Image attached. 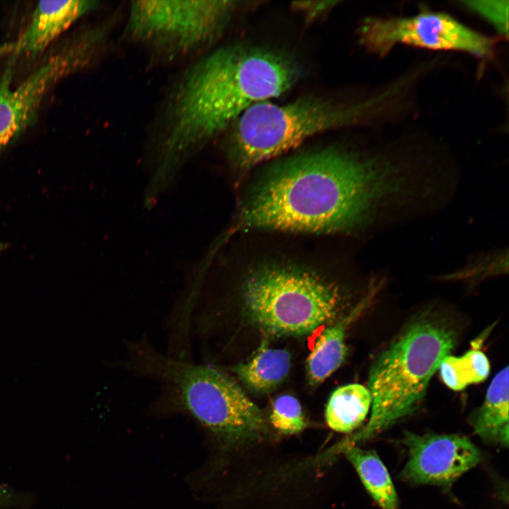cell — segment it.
Returning a JSON list of instances; mask_svg holds the SVG:
<instances>
[{"instance_id":"obj_15","label":"cell","mask_w":509,"mask_h":509,"mask_svg":"<svg viewBox=\"0 0 509 509\" xmlns=\"http://www.w3.org/2000/svg\"><path fill=\"white\" fill-rule=\"evenodd\" d=\"M346 458L357 472L363 486L382 509H397L398 496L388 471L374 450L348 444Z\"/></svg>"},{"instance_id":"obj_3","label":"cell","mask_w":509,"mask_h":509,"mask_svg":"<svg viewBox=\"0 0 509 509\" xmlns=\"http://www.w3.org/2000/svg\"><path fill=\"white\" fill-rule=\"evenodd\" d=\"M392 93L390 89L353 103L313 95L282 105L258 103L229 127L226 156L233 167L248 170L297 147L315 135L370 119L385 107Z\"/></svg>"},{"instance_id":"obj_6","label":"cell","mask_w":509,"mask_h":509,"mask_svg":"<svg viewBox=\"0 0 509 509\" xmlns=\"http://www.w3.org/2000/svg\"><path fill=\"white\" fill-rule=\"evenodd\" d=\"M238 4L228 0L133 1L127 32L136 42L170 57L183 55L215 42Z\"/></svg>"},{"instance_id":"obj_17","label":"cell","mask_w":509,"mask_h":509,"mask_svg":"<svg viewBox=\"0 0 509 509\" xmlns=\"http://www.w3.org/2000/svg\"><path fill=\"white\" fill-rule=\"evenodd\" d=\"M270 421L277 431L286 435L298 433L306 426L300 403L290 394L280 395L274 401Z\"/></svg>"},{"instance_id":"obj_21","label":"cell","mask_w":509,"mask_h":509,"mask_svg":"<svg viewBox=\"0 0 509 509\" xmlns=\"http://www.w3.org/2000/svg\"><path fill=\"white\" fill-rule=\"evenodd\" d=\"M5 248V245L0 242V252Z\"/></svg>"},{"instance_id":"obj_5","label":"cell","mask_w":509,"mask_h":509,"mask_svg":"<svg viewBox=\"0 0 509 509\" xmlns=\"http://www.w3.org/2000/svg\"><path fill=\"white\" fill-rule=\"evenodd\" d=\"M344 294L316 273L273 264L251 270L241 291L249 320L275 337L303 336L334 322L344 307Z\"/></svg>"},{"instance_id":"obj_1","label":"cell","mask_w":509,"mask_h":509,"mask_svg":"<svg viewBox=\"0 0 509 509\" xmlns=\"http://www.w3.org/2000/svg\"><path fill=\"white\" fill-rule=\"evenodd\" d=\"M426 177L384 153L334 146L303 152L278 161L255 183L236 228L350 232L426 198Z\"/></svg>"},{"instance_id":"obj_10","label":"cell","mask_w":509,"mask_h":509,"mask_svg":"<svg viewBox=\"0 0 509 509\" xmlns=\"http://www.w3.org/2000/svg\"><path fill=\"white\" fill-rule=\"evenodd\" d=\"M97 4L90 0L39 1L27 28L16 40L0 47V56L16 61L20 57H35Z\"/></svg>"},{"instance_id":"obj_8","label":"cell","mask_w":509,"mask_h":509,"mask_svg":"<svg viewBox=\"0 0 509 509\" xmlns=\"http://www.w3.org/2000/svg\"><path fill=\"white\" fill-rule=\"evenodd\" d=\"M99 34H85L49 56L17 87L11 86L16 60L0 76V150L33 124L43 100L62 79L89 62L100 42Z\"/></svg>"},{"instance_id":"obj_2","label":"cell","mask_w":509,"mask_h":509,"mask_svg":"<svg viewBox=\"0 0 509 509\" xmlns=\"http://www.w3.org/2000/svg\"><path fill=\"white\" fill-rule=\"evenodd\" d=\"M302 71L282 52L245 44L210 52L175 89L164 131L148 168L155 185L171 187L185 164L249 107L289 90Z\"/></svg>"},{"instance_id":"obj_19","label":"cell","mask_w":509,"mask_h":509,"mask_svg":"<svg viewBox=\"0 0 509 509\" xmlns=\"http://www.w3.org/2000/svg\"><path fill=\"white\" fill-rule=\"evenodd\" d=\"M339 1L333 0L298 1L292 2L293 10L300 14L306 21H313L332 11Z\"/></svg>"},{"instance_id":"obj_16","label":"cell","mask_w":509,"mask_h":509,"mask_svg":"<svg viewBox=\"0 0 509 509\" xmlns=\"http://www.w3.org/2000/svg\"><path fill=\"white\" fill-rule=\"evenodd\" d=\"M438 370L447 387L460 391L469 385L479 383L487 378L490 363L484 353L474 347L461 356H446Z\"/></svg>"},{"instance_id":"obj_20","label":"cell","mask_w":509,"mask_h":509,"mask_svg":"<svg viewBox=\"0 0 509 509\" xmlns=\"http://www.w3.org/2000/svg\"><path fill=\"white\" fill-rule=\"evenodd\" d=\"M16 500L14 493L7 486L0 485V508L12 504Z\"/></svg>"},{"instance_id":"obj_7","label":"cell","mask_w":509,"mask_h":509,"mask_svg":"<svg viewBox=\"0 0 509 509\" xmlns=\"http://www.w3.org/2000/svg\"><path fill=\"white\" fill-rule=\"evenodd\" d=\"M359 43L370 52L384 57L397 44L433 50L465 52L479 58L491 57L495 40L462 24L444 12L423 11L406 17H368L357 30Z\"/></svg>"},{"instance_id":"obj_11","label":"cell","mask_w":509,"mask_h":509,"mask_svg":"<svg viewBox=\"0 0 509 509\" xmlns=\"http://www.w3.org/2000/svg\"><path fill=\"white\" fill-rule=\"evenodd\" d=\"M377 288L373 285L349 312L330 324L317 337L306 360L307 378L310 385L321 384L344 363L347 353L345 338L348 327L368 305Z\"/></svg>"},{"instance_id":"obj_9","label":"cell","mask_w":509,"mask_h":509,"mask_svg":"<svg viewBox=\"0 0 509 509\" xmlns=\"http://www.w3.org/2000/svg\"><path fill=\"white\" fill-rule=\"evenodd\" d=\"M402 441L408 460L399 476L411 484L450 486L482 460L479 449L460 435L405 431Z\"/></svg>"},{"instance_id":"obj_13","label":"cell","mask_w":509,"mask_h":509,"mask_svg":"<svg viewBox=\"0 0 509 509\" xmlns=\"http://www.w3.org/2000/svg\"><path fill=\"white\" fill-rule=\"evenodd\" d=\"M290 368L291 356L286 350L270 348L263 342L247 361L233 366L231 370L250 390L266 394L286 379Z\"/></svg>"},{"instance_id":"obj_14","label":"cell","mask_w":509,"mask_h":509,"mask_svg":"<svg viewBox=\"0 0 509 509\" xmlns=\"http://www.w3.org/2000/svg\"><path fill=\"white\" fill-rule=\"evenodd\" d=\"M368 387L351 383L336 389L327 402L325 419L328 426L340 433H350L359 428L371 407Z\"/></svg>"},{"instance_id":"obj_18","label":"cell","mask_w":509,"mask_h":509,"mask_svg":"<svg viewBox=\"0 0 509 509\" xmlns=\"http://www.w3.org/2000/svg\"><path fill=\"white\" fill-rule=\"evenodd\" d=\"M462 4L471 11L490 23L506 38L508 35V1H464Z\"/></svg>"},{"instance_id":"obj_4","label":"cell","mask_w":509,"mask_h":509,"mask_svg":"<svg viewBox=\"0 0 509 509\" xmlns=\"http://www.w3.org/2000/svg\"><path fill=\"white\" fill-rule=\"evenodd\" d=\"M456 342L455 331L435 317H421L409 323L373 362L368 381L370 416L348 443L373 438L414 414L432 376Z\"/></svg>"},{"instance_id":"obj_12","label":"cell","mask_w":509,"mask_h":509,"mask_svg":"<svg viewBox=\"0 0 509 509\" xmlns=\"http://www.w3.org/2000/svg\"><path fill=\"white\" fill-rule=\"evenodd\" d=\"M508 367L501 369L491 382L484 402L472 413L470 423L484 441L508 445Z\"/></svg>"}]
</instances>
